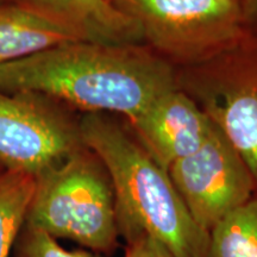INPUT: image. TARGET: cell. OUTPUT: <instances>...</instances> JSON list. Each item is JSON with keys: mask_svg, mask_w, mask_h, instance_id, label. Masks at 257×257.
Here are the masks:
<instances>
[{"mask_svg": "<svg viewBox=\"0 0 257 257\" xmlns=\"http://www.w3.org/2000/svg\"><path fill=\"white\" fill-rule=\"evenodd\" d=\"M157 50L197 60L227 49L242 34V0H110Z\"/></svg>", "mask_w": 257, "mask_h": 257, "instance_id": "obj_4", "label": "cell"}, {"mask_svg": "<svg viewBox=\"0 0 257 257\" xmlns=\"http://www.w3.org/2000/svg\"><path fill=\"white\" fill-rule=\"evenodd\" d=\"M11 257H102L87 249L67 250L57 239L24 224L12 248Z\"/></svg>", "mask_w": 257, "mask_h": 257, "instance_id": "obj_13", "label": "cell"}, {"mask_svg": "<svg viewBox=\"0 0 257 257\" xmlns=\"http://www.w3.org/2000/svg\"><path fill=\"white\" fill-rule=\"evenodd\" d=\"M207 113L239 154L257 186V81L232 88Z\"/></svg>", "mask_w": 257, "mask_h": 257, "instance_id": "obj_10", "label": "cell"}, {"mask_svg": "<svg viewBox=\"0 0 257 257\" xmlns=\"http://www.w3.org/2000/svg\"><path fill=\"white\" fill-rule=\"evenodd\" d=\"M83 147L79 126L49 98L30 92L0 91V166L35 176Z\"/></svg>", "mask_w": 257, "mask_h": 257, "instance_id": "obj_6", "label": "cell"}, {"mask_svg": "<svg viewBox=\"0 0 257 257\" xmlns=\"http://www.w3.org/2000/svg\"><path fill=\"white\" fill-rule=\"evenodd\" d=\"M130 123L140 146L167 172L199 149L213 126L207 112L176 88L160 95Z\"/></svg>", "mask_w": 257, "mask_h": 257, "instance_id": "obj_7", "label": "cell"}, {"mask_svg": "<svg viewBox=\"0 0 257 257\" xmlns=\"http://www.w3.org/2000/svg\"><path fill=\"white\" fill-rule=\"evenodd\" d=\"M76 41L81 40L46 18L11 3L0 4V66Z\"/></svg>", "mask_w": 257, "mask_h": 257, "instance_id": "obj_9", "label": "cell"}, {"mask_svg": "<svg viewBox=\"0 0 257 257\" xmlns=\"http://www.w3.org/2000/svg\"><path fill=\"white\" fill-rule=\"evenodd\" d=\"M83 146L104 163L114 192L119 236H148L174 257H207L208 233L195 223L168 172L117 125L99 113L79 124Z\"/></svg>", "mask_w": 257, "mask_h": 257, "instance_id": "obj_2", "label": "cell"}, {"mask_svg": "<svg viewBox=\"0 0 257 257\" xmlns=\"http://www.w3.org/2000/svg\"><path fill=\"white\" fill-rule=\"evenodd\" d=\"M3 170H5L4 168H3V167L2 166H0V172H3Z\"/></svg>", "mask_w": 257, "mask_h": 257, "instance_id": "obj_16", "label": "cell"}, {"mask_svg": "<svg viewBox=\"0 0 257 257\" xmlns=\"http://www.w3.org/2000/svg\"><path fill=\"white\" fill-rule=\"evenodd\" d=\"M244 18L253 16L257 17V0H242Z\"/></svg>", "mask_w": 257, "mask_h": 257, "instance_id": "obj_15", "label": "cell"}, {"mask_svg": "<svg viewBox=\"0 0 257 257\" xmlns=\"http://www.w3.org/2000/svg\"><path fill=\"white\" fill-rule=\"evenodd\" d=\"M124 257H174V255L159 240L143 236L126 243Z\"/></svg>", "mask_w": 257, "mask_h": 257, "instance_id": "obj_14", "label": "cell"}, {"mask_svg": "<svg viewBox=\"0 0 257 257\" xmlns=\"http://www.w3.org/2000/svg\"><path fill=\"white\" fill-rule=\"evenodd\" d=\"M36 176L22 170L0 172V257H11L24 226L35 192Z\"/></svg>", "mask_w": 257, "mask_h": 257, "instance_id": "obj_11", "label": "cell"}, {"mask_svg": "<svg viewBox=\"0 0 257 257\" xmlns=\"http://www.w3.org/2000/svg\"><path fill=\"white\" fill-rule=\"evenodd\" d=\"M207 257H257V199L214 225L208 233Z\"/></svg>", "mask_w": 257, "mask_h": 257, "instance_id": "obj_12", "label": "cell"}, {"mask_svg": "<svg viewBox=\"0 0 257 257\" xmlns=\"http://www.w3.org/2000/svg\"><path fill=\"white\" fill-rule=\"evenodd\" d=\"M25 224L111 256L119 245L114 192L104 163L83 146L36 175Z\"/></svg>", "mask_w": 257, "mask_h": 257, "instance_id": "obj_3", "label": "cell"}, {"mask_svg": "<svg viewBox=\"0 0 257 257\" xmlns=\"http://www.w3.org/2000/svg\"><path fill=\"white\" fill-rule=\"evenodd\" d=\"M72 31L81 41L134 44L142 38L131 18L110 0H5Z\"/></svg>", "mask_w": 257, "mask_h": 257, "instance_id": "obj_8", "label": "cell"}, {"mask_svg": "<svg viewBox=\"0 0 257 257\" xmlns=\"http://www.w3.org/2000/svg\"><path fill=\"white\" fill-rule=\"evenodd\" d=\"M168 174L189 214L207 233L249 201L257 187L248 167L214 121L206 141L176 161Z\"/></svg>", "mask_w": 257, "mask_h": 257, "instance_id": "obj_5", "label": "cell"}, {"mask_svg": "<svg viewBox=\"0 0 257 257\" xmlns=\"http://www.w3.org/2000/svg\"><path fill=\"white\" fill-rule=\"evenodd\" d=\"M173 88L168 64L134 44L69 42L0 66V91L36 93L130 121Z\"/></svg>", "mask_w": 257, "mask_h": 257, "instance_id": "obj_1", "label": "cell"}, {"mask_svg": "<svg viewBox=\"0 0 257 257\" xmlns=\"http://www.w3.org/2000/svg\"><path fill=\"white\" fill-rule=\"evenodd\" d=\"M2 3H5V0H0V4H2Z\"/></svg>", "mask_w": 257, "mask_h": 257, "instance_id": "obj_17", "label": "cell"}]
</instances>
